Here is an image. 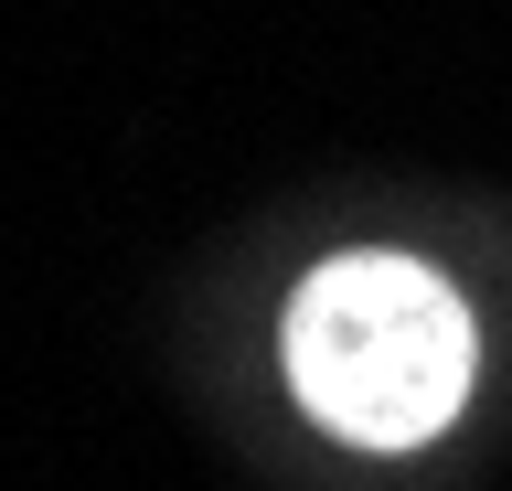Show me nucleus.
<instances>
[{
  "label": "nucleus",
  "mask_w": 512,
  "mask_h": 491,
  "mask_svg": "<svg viewBox=\"0 0 512 491\" xmlns=\"http://www.w3.org/2000/svg\"><path fill=\"white\" fill-rule=\"evenodd\" d=\"M470 310L416 257H331L288 299V385L352 449H416L470 395Z\"/></svg>",
  "instance_id": "f257e3e1"
}]
</instances>
